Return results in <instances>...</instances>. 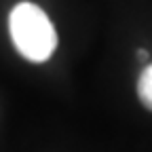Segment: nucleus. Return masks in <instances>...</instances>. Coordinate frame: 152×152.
<instances>
[{"mask_svg": "<svg viewBox=\"0 0 152 152\" xmlns=\"http://www.w3.org/2000/svg\"><path fill=\"white\" fill-rule=\"evenodd\" d=\"M137 97L140 102L152 110V64H148L142 74H140V80H137Z\"/></svg>", "mask_w": 152, "mask_h": 152, "instance_id": "2", "label": "nucleus"}, {"mask_svg": "<svg viewBox=\"0 0 152 152\" xmlns=\"http://www.w3.org/2000/svg\"><path fill=\"white\" fill-rule=\"evenodd\" d=\"M9 32L15 49L34 64L47 61L57 49V32L49 15L32 2H19L11 11Z\"/></svg>", "mask_w": 152, "mask_h": 152, "instance_id": "1", "label": "nucleus"}]
</instances>
